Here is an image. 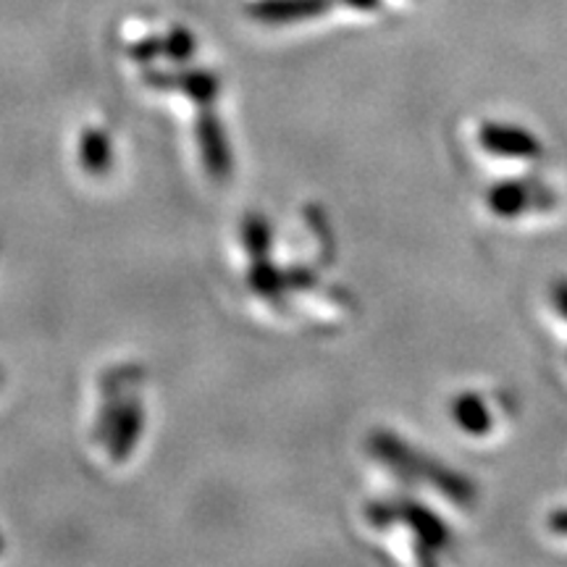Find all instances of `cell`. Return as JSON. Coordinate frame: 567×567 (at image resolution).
Wrapping results in <instances>:
<instances>
[{"label":"cell","mask_w":567,"mask_h":567,"mask_svg":"<svg viewBox=\"0 0 567 567\" xmlns=\"http://www.w3.org/2000/svg\"><path fill=\"white\" fill-rule=\"evenodd\" d=\"M371 446L375 455L384 457L389 465L396 467V471L408 473V476H421L425 481H431V486H436L439 492H444L450 499L467 502L473 496V486L467 484L465 478H460L455 471H446V467L434 465L431 460L417 455V452L410 450L402 439H394L389 434H375Z\"/></svg>","instance_id":"6da1fadb"},{"label":"cell","mask_w":567,"mask_h":567,"mask_svg":"<svg viewBox=\"0 0 567 567\" xmlns=\"http://www.w3.org/2000/svg\"><path fill=\"white\" fill-rule=\"evenodd\" d=\"M197 142H200V155L208 174L213 179L224 182L231 174V155L229 147H226L221 122L216 118V113L203 111L197 116Z\"/></svg>","instance_id":"7a4b0ae2"},{"label":"cell","mask_w":567,"mask_h":567,"mask_svg":"<svg viewBox=\"0 0 567 567\" xmlns=\"http://www.w3.org/2000/svg\"><path fill=\"white\" fill-rule=\"evenodd\" d=\"M478 142L484 145V151L505 155V158H536V155H542V145L534 134L515 130V126L486 124L478 132Z\"/></svg>","instance_id":"3957f363"},{"label":"cell","mask_w":567,"mask_h":567,"mask_svg":"<svg viewBox=\"0 0 567 567\" xmlns=\"http://www.w3.org/2000/svg\"><path fill=\"white\" fill-rule=\"evenodd\" d=\"M339 0H258L250 6V17L264 24H292V21L321 17Z\"/></svg>","instance_id":"277c9868"},{"label":"cell","mask_w":567,"mask_h":567,"mask_svg":"<svg viewBox=\"0 0 567 567\" xmlns=\"http://www.w3.org/2000/svg\"><path fill=\"white\" fill-rule=\"evenodd\" d=\"M147 84L155 90H174L184 92L200 103L203 109L216 101L218 95V76L210 71H179V74H147Z\"/></svg>","instance_id":"5b68a950"},{"label":"cell","mask_w":567,"mask_h":567,"mask_svg":"<svg viewBox=\"0 0 567 567\" xmlns=\"http://www.w3.org/2000/svg\"><path fill=\"white\" fill-rule=\"evenodd\" d=\"M544 203H549L547 189H528V184L523 182H507L496 184L488 193V205L496 216H517V213H526L528 208H542Z\"/></svg>","instance_id":"8992f818"},{"label":"cell","mask_w":567,"mask_h":567,"mask_svg":"<svg viewBox=\"0 0 567 567\" xmlns=\"http://www.w3.org/2000/svg\"><path fill=\"white\" fill-rule=\"evenodd\" d=\"M113 436H111V457L113 460H124L132 455L134 442H137L140 431H142V408L137 402H126L122 408V413L116 415V421L111 425Z\"/></svg>","instance_id":"52a82bcc"},{"label":"cell","mask_w":567,"mask_h":567,"mask_svg":"<svg viewBox=\"0 0 567 567\" xmlns=\"http://www.w3.org/2000/svg\"><path fill=\"white\" fill-rule=\"evenodd\" d=\"M111 137L101 130H87L80 140V161L84 172L92 176L109 174L111 168Z\"/></svg>","instance_id":"ba28073f"},{"label":"cell","mask_w":567,"mask_h":567,"mask_svg":"<svg viewBox=\"0 0 567 567\" xmlns=\"http://www.w3.org/2000/svg\"><path fill=\"white\" fill-rule=\"evenodd\" d=\"M455 421L467 434H484L488 429V413L478 396H460L455 402Z\"/></svg>","instance_id":"9c48e42d"},{"label":"cell","mask_w":567,"mask_h":567,"mask_svg":"<svg viewBox=\"0 0 567 567\" xmlns=\"http://www.w3.org/2000/svg\"><path fill=\"white\" fill-rule=\"evenodd\" d=\"M247 252L255 255V258H264L268 252V245H271V231H268V224L264 216H247L245 231H243Z\"/></svg>","instance_id":"30bf717a"},{"label":"cell","mask_w":567,"mask_h":567,"mask_svg":"<svg viewBox=\"0 0 567 567\" xmlns=\"http://www.w3.org/2000/svg\"><path fill=\"white\" fill-rule=\"evenodd\" d=\"M166 53L174 61H187L195 53V38L184 30H174L172 38L166 40Z\"/></svg>","instance_id":"8fae6325"},{"label":"cell","mask_w":567,"mask_h":567,"mask_svg":"<svg viewBox=\"0 0 567 567\" xmlns=\"http://www.w3.org/2000/svg\"><path fill=\"white\" fill-rule=\"evenodd\" d=\"M158 53H161V42H158V40H145V42H142V45H137V48H134V51H132L134 59L142 61V63L153 61Z\"/></svg>","instance_id":"7c38bea8"},{"label":"cell","mask_w":567,"mask_h":567,"mask_svg":"<svg viewBox=\"0 0 567 567\" xmlns=\"http://www.w3.org/2000/svg\"><path fill=\"white\" fill-rule=\"evenodd\" d=\"M555 302L559 308V313L567 318V281H559L557 289H555Z\"/></svg>","instance_id":"4fadbf2b"},{"label":"cell","mask_w":567,"mask_h":567,"mask_svg":"<svg viewBox=\"0 0 567 567\" xmlns=\"http://www.w3.org/2000/svg\"><path fill=\"white\" fill-rule=\"evenodd\" d=\"M549 526L551 530H557V534H567V509H559V513L551 515Z\"/></svg>","instance_id":"5bb4252c"},{"label":"cell","mask_w":567,"mask_h":567,"mask_svg":"<svg viewBox=\"0 0 567 567\" xmlns=\"http://www.w3.org/2000/svg\"><path fill=\"white\" fill-rule=\"evenodd\" d=\"M0 551H3V538H0Z\"/></svg>","instance_id":"9a60e30c"}]
</instances>
